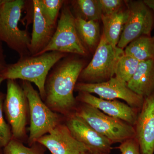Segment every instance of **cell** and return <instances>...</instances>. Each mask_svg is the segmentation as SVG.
Wrapping results in <instances>:
<instances>
[{
    "mask_svg": "<svg viewBox=\"0 0 154 154\" xmlns=\"http://www.w3.org/2000/svg\"><path fill=\"white\" fill-rule=\"evenodd\" d=\"M72 6L75 17H80L86 21L101 20L102 12L99 0H77L73 1Z\"/></svg>",
    "mask_w": 154,
    "mask_h": 154,
    "instance_id": "20",
    "label": "cell"
},
{
    "mask_svg": "<svg viewBox=\"0 0 154 154\" xmlns=\"http://www.w3.org/2000/svg\"><path fill=\"white\" fill-rule=\"evenodd\" d=\"M116 148L119 150V154H141L139 146L135 138L124 141Z\"/></svg>",
    "mask_w": 154,
    "mask_h": 154,
    "instance_id": "25",
    "label": "cell"
},
{
    "mask_svg": "<svg viewBox=\"0 0 154 154\" xmlns=\"http://www.w3.org/2000/svg\"><path fill=\"white\" fill-rule=\"evenodd\" d=\"M141 154H154V92L144 99L134 126Z\"/></svg>",
    "mask_w": 154,
    "mask_h": 154,
    "instance_id": "12",
    "label": "cell"
},
{
    "mask_svg": "<svg viewBox=\"0 0 154 154\" xmlns=\"http://www.w3.org/2000/svg\"><path fill=\"white\" fill-rule=\"evenodd\" d=\"M4 81H5V80H4L3 78L0 77V86H1V84H2V82Z\"/></svg>",
    "mask_w": 154,
    "mask_h": 154,
    "instance_id": "31",
    "label": "cell"
},
{
    "mask_svg": "<svg viewBox=\"0 0 154 154\" xmlns=\"http://www.w3.org/2000/svg\"><path fill=\"white\" fill-rule=\"evenodd\" d=\"M64 57L48 75L44 100L53 111L66 117L74 113L78 104L73 92L85 63L79 59Z\"/></svg>",
    "mask_w": 154,
    "mask_h": 154,
    "instance_id": "1",
    "label": "cell"
},
{
    "mask_svg": "<svg viewBox=\"0 0 154 154\" xmlns=\"http://www.w3.org/2000/svg\"><path fill=\"white\" fill-rule=\"evenodd\" d=\"M52 51L81 56H85L88 54L87 49L77 33L74 16L65 2L52 38L44 49L36 55Z\"/></svg>",
    "mask_w": 154,
    "mask_h": 154,
    "instance_id": "7",
    "label": "cell"
},
{
    "mask_svg": "<svg viewBox=\"0 0 154 154\" xmlns=\"http://www.w3.org/2000/svg\"><path fill=\"white\" fill-rule=\"evenodd\" d=\"M22 87L28 99L30 113L28 141L30 144H33L61 123L63 117L43 102L39 92L31 83L22 81Z\"/></svg>",
    "mask_w": 154,
    "mask_h": 154,
    "instance_id": "5",
    "label": "cell"
},
{
    "mask_svg": "<svg viewBox=\"0 0 154 154\" xmlns=\"http://www.w3.org/2000/svg\"><path fill=\"white\" fill-rule=\"evenodd\" d=\"M77 104L74 113L112 143H121L135 137L134 127L121 119L111 117L91 105Z\"/></svg>",
    "mask_w": 154,
    "mask_h": 154,
    "instance_id": "4",
    "label": "cell"
},
{
    "mask_svg": "<svg viewBox=\"0 0 154 154\" xmlns=\"http://www.w3.org/2000/svg\"><path fill=\"white\" fill-rule=\"evenodd\" d=\"M75 91L96 94L99 98L106 100L121 99L129 106L139 109L142 106L144 99L130 90L127 83L115 77L106 82L95 84L79 82L76 85Z\"/></svg>",
    "mask_w": 154,
    "mask_h": 154,
    "instance_id": "10",
    "label": "cell"
},
{
    "mask_svg": "<svg viewBox=\"0 0 154 154\" xmlns=\"http://www.w3.org/2000/svg\"><path fill=\"white\" fill-rule=\"evenodd\" d=\"M26 2L24 0H7L0 13V41L17 52L20 57L31 55L29 32L19 27Z\"/></svg>",
    "mask_w": 154,
    "mask_h": 154,
    "instance_id": "3",
    "label": "cell"
},
{
    "mask_svg": "<svg viewBox=\"0 0 154 154\" xmlns=\"http://www.w3.org/2000/svg\"><path fill=\"white\" fill-rule=\"evenodd\" d=\"M133 92L143 98L154 92V60L140 62L134 74L127 83Z\"/></svg>",
    "mask_w": 154,
    "mask_h": 154,
    "instance_id": "16",
    "label": "cell"
},
{
    "mask_svg": "<svg viewBox=\"0 0 154 154\" xmlns=\"http://www.w3.org/2000/svg\"><path fill=\"white\" fill-rule=\"evenodd\" d=\"M36 143L46 147L51 154H82L88 151L85 146L73 136L65 123L58 125Z\"/></svg>",
    "mask_w": 154,
    "mask_h": 154,
    "instance_id": "13",
    "label": "cell"
},
{
    "mask_svg": "<svg viewBox=\"0 0 154 154\" xmlns=\"http://www.w3.org/2000/svg\"><path fill=\"white\" fill-rule=\"evenodd\" d=\"M128 16L117 47L121 49L140 36H150L154 25L152 11L143 1H131L127 4Z\"/></svg>",
    "mask_w": 154,
    "mask_h": 154,
    "instance_id": "9",
    "label": "cell"
},
{
    "mask_svg": "<svg viewBox=\"0 0 154 154\" xmlns=\"http://www.w3.org/2000/svg\"><path fill=\"white\" fill-rule=\"evenodd\" d=\"M5 94L0 92V147H5L12 140L11 127L7 124L3 115Z\"/></svg>",
    "mask_w": 154,
    "mask_h": 154,
    "instance_id": "23",
    "label": "cell"
},
{
    "mask_svg": "<svg viewBox=\"0 0 154 154\" xmlns=\"http://www.w3.org/2000/svg\"><path fill=\"white\" fill-rule=\"evenodd\" d=\"M128 16V10L121 9L114 14L102 15L103 34L107 41L114 47L118 44Z\"/></svg>",
    "mask_w": 154,
    "mask_h": 154,
    "instance_id": "17",
    "label": "cell"
},
{
    "mask_svg": "<svg viewBox=\"0 0 154 154\" xmlns=\"http://www.w3.org/2000/svg\"><path fill=\"white\" fill-rule=\"evenodd\" d=\"M78 102L91 105L105 114L121 119L134 126L140 109L133 107L117 100H106L86 92H79Z\"/></svg>",
    "mask_w": 154,
    "mask_h": 154,
    "instance_id": "14",
    "label": "cell"
},
{
    "mask_svg": "<svg viewBox=\"0 0 154 154\" xmlns=\"http://www.w3.org/2000/svg\"><path fill=\"white\" fill-rule=\"evenodd\" d=\"M125 48V54L139 62L154 60V39L151 36H140L130 42Z\"/></svg>",
    "mask_w": 154,
    "mask_h": 154,
    "instance_id": "18",
    "label": "cell"
},
{
    "mask_svg": "<svg viewBox=\"0 0 154 154\" xmlns=\"http://www.w3.org/2000/svg\"><path fill=\"white\" fill-rule=\"evenodd\" d=\"M75 25L78 35L86 49H93L100 39L98 22L86 21L80 17H75Z\"/></svg>",
    "mask_w": 154,
    "mask_h": 154,
    "instance_id": "19",
    "label": "cell"
},
{
    "mask_svg": "<svg viewBox=\"0 0 154 154\" xmlns=\"http://www.w3.org/2000/svg\"><path fill=\"white\" fill-rule=\"evenodd\" d=\"M82 154H104V153H93L90 152H83Z\"/></svg>",
    "mask_w": 154,
    "mask_h": 154,
    "instance_id": "30",
    "label": "cell"
},
{
    "mask_svg": "<svg viewBox=\"0 0 154 154\" xmlns=\"http://www.w3.org/2000/svg\"><path fill=\"white\" fill-rule=\"evenodd\" d=\"M143 2L154 13V0H144Z\"/></svg>",
    "mask_w": 154,
    "mask_h": 154,
    "instance_id": "28",
    "label": "cell"
},
{
    "mask_svg": "<svg viewBox=\"0 0 154 154\" xmlns=\"http://www.w3.org/2000/svg\"><path fill=\"white\" fill-rule=\"evenodd\" d=\"M4 154H42L34 147H28L17 140L12 139L4 147Z\"/></svg>",
    "mask_w": 154,
    "mask_h": 154,
    "instance_id": "24",
    "label": "cell"
},
{
    "mask_svg": "<svg viewBox=\"0 0 154 154\" xmlns=\"http://www.w3.org/2000/svg\"><path fill=\"white\" fill-rule=\"evenodd\" d=\"M7 64L6 61L5 56L4 54L2 42L0 41V72L3 70Z\"/></svg>",
    "mask_w": 154,
    "mask_h": 154,
    "instance_id": "27",
    "label": "cell"
},
{
    "mask_svg": "<svg viewBox=\"0 0 154 154\" xmlns=\"http://www.w3.org/2000/svg\"><path fill=\"white\" fill-rule=\"evenodd\" d=\"M124 54L123 49L113 46L102 34L93 59L80 74L79 82L95 84L110 79L115 75L116 64Z\"/></svg>",
    "mask_w": 154,
    "mask_h": 154,
    "instance_id": "6",
    "label": "cell"
},
{
    "mask_svg": "<svg viewBox=\"0 0 154 154\" xmlns=\"http://www.w3.org/2000/svg\"><path fill=\"white\" fill-rule=\"evenodd\" d=\"M65 118V123L73 136L85 146L88 152L93 153L110 154L113 144L107 138L97 132L74 113Z\"/></svg>",
    "mask_w": 154,
    "mask_h": 154,
    "instance_id": "11",
    "label": "cell"
},
{
    "mask_svg": "<svg viewBox=\"0 0 154 154\" xmlns=\"http://www.w3.org/2000/svg\"><path fill=\"white\" fill-rule=\"evenodd\" d=\"M102 8V15L114 14L121 9L123 2L121 0H99Z\"/></svg>",
    "mask_w": 154,
    "mask_h": 154,
    "instance_id": "26",
    "label": "cell"
},
{
    "mask_svg": "<svg viewBox=\"0 0 154 154\" xmlns=\"http://www.w3.org/2000/svg\"><path fill=\"white\" fill-rule=\"evenodd\" d=\"M66 54L52 51L38 55L20 57L15 63L7 64L0 72V77L4 80H22L33 83L38 88L42 100L45 97L46 79L53 67Z\"/></svg>",
    "mask_w": 154,
    "mask_h": 154,
    "instance_id": "2",
    "label": "cell"
},
{
    "mask_svg": "<svg viewBox=\"0 0 154 154\" xmlns=\"http://www.w3.org/2000/svg\"><path fill=\"white\" fill-rule=\"evenodd\" d=\"M139 63L137 60L124 54L116 64L115 77L120 81L127 83L136 71Z\"/></svg>",
    "mask_w": 154,
    "mask_h": 154,
    "instance_id": "21",
    "label": "cell"
},
{
    "mask_svg": "<svg viewBox=\"0 0 154 154\" xmlns=\"http://www.w3.org/2000/svg\"><path fill=\"white\" fill-rule=\"evenodd\" d=\"M153 38L154 39V36H153Z\"/></svg>",
    "mask_w": 154,
    "mask_h": 154,
    "instance_id": "32",
    "label": "cell"
},
{
    "mask_svg": "<svg viewBox=\"0 0 154 154\" xmlns=\"http://www.w3.org/2000/svg\"><path fill=\"white\" fill-rule=\"evenodd\" d=\"M4 109L15 139L25 137L29 112L28 99L22 87L16 80H8Z\"/></svg>",
    "mask_w": 154,
    "mask_h": 154,
    "instance_id": "8",
    "label": "cell"
},
{
    "mask_svg": "<svg viewBox=\"0 0 154 154\" xmlns=\"http://www.w3.org/2000/svg\"><path fill=\"white\" fill-rule=\"evenodd\" d=\"M65 2L63 0H39L42 13L52 27L56 28L59 13Z\"/></svg>",
    "mask_w": 154,
    "mask_h": 154,
    "instance_id": "22",
    "label": "cell"
},
{
    "mask_svg": "<svg viewBox=\"0 0 154 154\" xmlns=\"http://www.w3.org/2000/svg\"><path fill=\"white\" fill-rule=\"evenodd\" d=\"M33 8V30L30 39V55H36L50 41L56 28L49 25L42 13L39 0L32 1Z\"/></svg>",
    "mask_w": 154,
    "mask_h": 154,
    "instance_id": "15",
    "label": "cell"
},
{
    "mask_svg": "<svg viewBox=\"0 0 154 154\" xmlns=\"http://www.w3.org/2000/svg\"><path fill=\"white\" fill-rule=\"evenodd\" d=\"M7 1V0H0V13H1V11L2 9L4 4Z\"/></svg>",
    "mask_w": 154,
    "mask_h": 154,
    "instance_id": "29",
    "label": "cell"
}]
</instances>
